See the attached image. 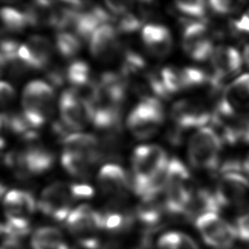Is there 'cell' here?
I'll list each match as a JSON object with an SVG mask.
<instances>
[{"label": "cell", "instance_id": "cell-26", "mask_svg": "<svg viewBox=\"0 0 249 249\" xmlns=\"http://www.w3.org/2000/svg\"><path fill=\"white\" fill-rule=\"evenodd\" d=\"M137 217L140 221L149 228L158 226L162 219V209L153 201H143L139 207Z\"/></svg>", "mask_w": 249, "mask_h": 249}, {"label": "cell", "instance_id": "cell-3", "mask_svg": "<svg viewBox=\"0 0 249 249\" xmlns=\"http://www.w3.org/2000/svg\"><path fill=\"white\" fill-rule=\"evenodd\" d=\"M223 142L213 128H202L190 139L188 159L193 167L214 171L219 164Z\"/></svg>", "mask_w": 249, "mask_h": 249}, {"label": "cell", "instance_id": "cell-17", "mask_svg": "<svg viewBox=\"0 0 249 249\" xmlns=\"http://www.w3.org/2000/svg\"><path fill=\"white\" fill-rule=\"evenodd\" d=\"M142 39L152 54L158 57H164L171 51V34L165 27L155 24L145 26L142 32Z\"/></svg>", "mask_w": 249, "mask_h": 249}, {"label": "cell", "instance_id": "cell-44", "mask_svg": "<svg viewBox=\"0 0 249 249\" xmlns=\"http://www.w3.org/2000/svg\"><path fill=\"white\" fill-rule=\"evenodd\" d=\"M1 249H20V243L17 238H6Z\"/></svg>", "mask_w": 249, "mask_h": 249}, {"label": "cell", "instance_id": "cell-19", "mask_svg": "<svg viewBox=\"0 0 249 249\" xmlns=\"http://www.w3.org/2000/svg\"><path fill=\"white\" fill-rule=\"evenodd\" d=\"M63 153L88 156L95 162L101 161L100 142L94 136L88 134H72L65 139Z\"/></svg>", "mask_w": 249, "mask_h": 249}, {"label": "cell", "instance_id": "cell-1", "mask_svg": "<svg viewBox=\"0 0 249 249\" xmlns=\"http://www.w3.org/2000/svg\"><path fill=\"white\" fill-rule=\"evenodd\" d=\"M168 162L166 152L159 145H141L135 149L132 157L133 170L130 175V186L134 192L142 197L151 178Z\"/></svg>", "mask_w": 249, "mask_h": 249}, {"label": "cell", "instance_id": "cell-37", "mask_svg": "<svg viewBox=\"0 0 249 249\" xmlns=\"http://www.w3.org/2000/svg\"><path fill=\"white\" fill-rule=\"evenodd\" d=\"M231 27L236 34L249 35V9L245 13L233 20Z\"/></svg>", "mask_w": 249, "mask_h": 249}, {"label": "cell", "instance_id": "cell-21", "mask_svg": "<svg viewBox=\"0 0 249 249\" xmlns=\"http://www.w3.org/2000/svg\"><path fill=\"white\" fill-rule=\"evenodd\" d=\"M25 14L27 16L29 25L33 27H54V8L53 2H33L27 7Z\"/></svg>", "mask_w": 249, "mask_h": 249}, {"label": "cell", "instance_id": "cell-32", "mask_svg": "<svg viewBox=\"0 0 249 249\" xmlns=\"http://www.w3.org/2000/svg\"><path fill=\"white\" fill-rule=\"evenodd\" d=\"M245 2L233 0H214L209 2V10L219 16L237 13L243 9Z\"/></svg>", "mask_w": 249, "mask_h": 249}, {"label": "cell", "instance_id": "cell-11", "mask_svg": "<svg viewBox=\"0 0 249 249\" xmlns=\"http://www.w3.org/2000/svg\"><path fill=\"white\" fill-rule=\"evenodd\" d=\"M171 117L175 125L185 131L191 128H202L212 120L213 115L201 101L181 100L173 106Z\"/></svg>", "mask_w": 249, "mask_h": 249}, {"label": "cell", "instance_id": "cell-31", "mask_svg": "<svg viewBox=\"0 0 249 249\" xmlns=\"http://www.w3.org/2000/svg\"><path fill=\"white\" fill-rule=\"evenodd\" d=\"M175 8L181 14L191 17L202 18L206 16L209 10V3L200 0L195 1H178L175 3Z\"/></svg>", "mask_w": 249, "mask_h": 249}, {"label": "cell", "instance_id": "cell-8", "mask_svg": "<svg viewBox=\"0 0 249 249\" xmlns=\"http://www.w3.org/2000/svg\"><path fill=\"white\" fill-rule=\"evenodd\" d=\"M182 47L190 57L196 61L211 58L213 49V34L202 21H187L183 25Z\"/></svg>", "mask_w": 249, "mask_h": 249}, {"label": "cell", "instance_id": "cell-39", "mask_svg": "<svg viewBox=\"0 0 249 249\" xmlns=\"http://www.w3.org/2000/svg\"><path fill=\"white\" fill-rule=\"evenodd\" d=\"M71 193L73 198H89L94 195V190L88 185H71Z\"/></svg>", "mask_w": 249, "mask_h": 249}, {"label": "cell", "instance_id": "cell-42", "mask_svg": "<svg viewBox=\"0 0 249 249\" xmlns=\"http://www.w3.org/2000/svg\"><path fill=\"white\" fill-rule=\"evenodd\" d=\"M183 135H184V130H182L181 128H178V126L175 125V127L168 129L166 137L171 145L176 146L181 144Z\"/></svg>", "mask_w": 249, "mask_h": 249}, {"label": "cell", "instance_id": "cell-22", "mask_svg": "<svg viewBox=\"0 0 249 249\" xmlns=\"http://www.w3.org/2000/svg\"><path fill=\"white\" fill-rule=\"evenodd\" d=\"M61 162L65 169L70 175L78 178L89 176L91 168L96 163L90 157L69 153L62 154Z\"/></svg>", "mask_w": 249, "mask_h": 249}, {"label": "cell", "instance_id": "cell-25", "mask_svg": "<svg viewBox=\"0 0 249 249\" xmlns=\"http://www.w3.org/2000/svg\"><path fill=\"white\" fill-rule=\"evenodd\" d=\"M182 81L184 89H196L203 85L211 86V74L202 69L185 68L181 69Z\"/></svg>", "mask_w": 249, "mask_h": 249}, {"label": "cell", "instance_id": "cell-45", "mask_svg": "<svg viewBox=\"0 0 249 249\" xmlns=\"http://www.w3.org/2000/svg\"><path fill=\"white\" fill-rule=\"evenodd\" d=\"M243 58L245 60L246 64L249 67V44H247L246 47L244 49V54H243Z\"/></svg>", "mask_w": 249, "mask_h": 249}, {"label": "cell", "instance_id": "cell-20", "mask_svg": "<svg viewBox=\"0 0 249 249\" xmlns=\"http://www.w3.org/2000/svg\"><path fill=\"white\" fill-rule=\"evenodd\" d=\"M220 209L221 206L214 193H211L207 190H200L195 194H192L185 215L196 220L200 216L207 213H218Z\"/></svg>", "mask_w": 249, "mask_h": 249}, {"label": "cell", "instance_id": "cell-43", "mask_svg": "<svg viewBox=\"0 0 249 249\" xmlns=\"http://www.w3.org/2000/svg\"><path fill=\"white\" fill-rule=\"evenodd\" d=\"M33 249H70L64 242L59 243H34L32 242Z\"/></svg>", "mask_w": 249, "mask_h": 249}, {"label": "cell", "instance_id": "cell-2", "mask_svg": "<svg viewBox=\"0 0 249 249\" xmlns=\"http://www.w3.org/2000/svg\"><path fill=\"white\" fill-rule=\"evenodd\" d=\"M191 175L185 164L178 159L169 160L166 185V211L172 214H184L192 199Z\"/></svg>", "mask_w": 249, "mask_h": 249}, {"label": "cell", "instance_id": "cell-29", "mask_svg": "<svg viewBox=\"0 0 249 249\" xmlns=\"http://www.w3.org/2000/svg\"><path fill=\"white\" fill-rule=\"evenodd\" d=\"M133 219L130 216L123 215L116 209H109L103 213V229L117 232L132 225Z\"/></svg>", "mask_w": 249, "mask_h": 249}, {"label": "cell", "instance_id": "cell-5", "mask_svg": "<svg viewBox=\"0 0 249 249\" xmlns=\"http://www.w3.org/2000/svg\"><path fill=\"white\" fill-rule=\"evenodd\" d=\"M164 120V111L157 98H145L131 111L127 121L128 129L136 138L145 140L155 135Z\"/></svg>", "mask_w": 249, "mask_h": 249}, {"label": "cell", "instance_id": "cell-27", "mask_svg": "<svg viewBox=\"0 0 249 249\" xmlns=\"http://www.w3.org/2000/svg\"><path fill=\"white\" fill-rule=\"evenodd\" d=\"M67 78L73 88L81 87L92 82L89 65L81 61H74L69 66Z\"/></svg>", "mask_w": 249, "mask_h": 249}, {"label": "cell", "instance_id": "cell-28", "mask_svg": "<svg viewBox=\"0 0 249 249\" xmlns=\"http://www.w3.org/2000/svg\"><path fill=\"white\" fill-rule=\"evenodd\" d=\"M56 47L61 55L66 58H71L79 52L81 44L78 37L73 34L61 32L56 36Z\"/></svg>", "mask_w": 249, "mask_h": 249}, {"label": "cell", "instance_id": "cell-7", "mask_svg": "<svg viewBox=\"0 0 249 249\" xmlns=\"http://www.w3.org/2000/svg\"><path fill=\"white\" fill-rule=\"evenodd\" d=\"M214 113L224 117L249 118V74L236 78L226 88Z\"/></svg>", "mask_w": 249, "mask_h": 249}, {"label": "cell", "instance_id": "cell-13", "mask_svg": "<svg viewBox=\"0 0 249 249\" xmlns=\"http://www.w3.org/2000/svg\"><path fill=\"white\" fill-rule=\"evenodd\" d=\"M61 121L71 129L77 131L84 128L90 120L88 105L78 97L72 89L65 91L60 98Z\"/></svg>", "mask_w": 249, "mask_h": 249}, {"label": "cell", "instance_id": "cell-12", "mask_svg": "<svg viewBox=\"0 0 249 249\" xmlns=\"http://www.w3.org/2000/svg\"><path fill=\"white\" fill-rule=\"evenodd\" d=\"M249 193V180L239 172H226L219 178L214 192L222 206L238 205L244 202Z\"/></svg>", "mask_w": 249, "mask_h": 249}, {"label": "cell", "instance_id": "cell-35", "mask_svg": "<svg viewBox=\"0 0 249 249\" xmlns=\"http://www.w3.org/2000/svg\"><path fill=\"white\" fill-rule=\"evenodd\" d=\"M9 116V130L17 135L23 136L27 132L30 131L32 127L23 113H11Z\"/></svg>", "mask_w": 249, "mask_h": 249}, {"label": "cell", "instance_id": "cell-10", "mask_svg": "<svg viewBox=\"0 0 249 249\" xmlns=\"http://www.w3.org/2000/svg\"><path fill=\"white\" fill-rule=\"evenodd\" d=\"M72 200L74 198L71 193V185L54 183L44 189L37 206L44 214L61 221L68 219L70 215Z\"/></svg>", "mask_w": 249, "mask_h": 249}, {"label": "cell", "instance_id": "cell-34", "mask_svg": "<svg viewBox=\"0 0 249 249\" xmlns=\"http://www.w3.org/2000/svg\"><path fill=\"white\" fill-rule=\"evenodd\" d=\"M143 23V17H140L135 14H124L122 16L118 22V29L124 34H131L139 30Z\"/></svg>", "mask_w": 249, "mask_h": 249}, {"label": "cell", "instance_id": "cell-6", "mask_svg": "<svg viewBox=\"0 0 249 249\" xmlns=\"http://www.w3.org/2000/svg\"><path fill=\"white\" fill-rule=\"evenodd\" d=\"M196 227L206 244L213 249H229L237 238L235 227L215 213L200 216Z\"/></svg>", "mask_w": 249, "mask_h": 249}, {"label": "cell", "instance_id": "cell-4", "mask_svg": "<svg viewBox=\"0 0 249 249\" xmlns=\"http://www.w3.org/2000/svg\"><path fill=\"white\" fill-rule=\"evenodd\" d=\"M54 93L50 84L31 82L23 91V114L32 128H39L54 111Z\"/></svg>", "mask_w": 249, "mask_h": 249}, {"label": "cell", "instance_id": "cell-18", "mask_svg": "<svg viewBox=\"0 0 249 249\" xmlns=\"http://www.w3.org/2000/svg\"><path fill=\"white\" fill-rule=\"evenodd\" d=\"M3 206L6 218H21L28 219L35 210V201L29 192L12 190L7 193L3 199Z\"/></svg>", "mask_w": 249, "mask_h": 249}, {"label": "cell", "instance_id": "cell-41", "mask_svg": "<svg viewBox=\"0 0 249 249\" xmlns=\"http://www.w3.org/2000/svg\"><path fill=\"white\" fill-rule=\"evenodd\" d=\"M0 97H1V103L3 106H6V105L10 103L15 96V91H14L13 88L11 85L5 83V82H1V85H0Z\"/></svg>", "mask_w": 249, "mask_h": 249}, {"label": "cell", "instance_id": "cell-40", "mask_svg": "<svg viewBox=\"0 0 249 249\" xmlns=\"http://www.w3.org/2000/svg\"><path fill=\"white\" fill-rule=\"evenodd\" d=\"M46 77L49 82L54 87H61L64 84L65 75L60 68H51Z\"/></svg>", "mask_w": 249, "mask_h": 249}, {"label": "cell", "instance_id": "cell-14", "mask_svg": "<svg viewBox=\"0 0 249 249\" xmlns=\"http://www.w3.org/2000/svg\"><path fill=\"white\" fill-rule=\"evenodd\" d=\"M53 54V47L49 39L42 36H33L20 45L19 57L28 69L40 70L48 68Z\"/></svg>", "mask_w": 249, "mask_h": 249}, {"label": "cell", "instance_id": "cell-36", "mask_svg": "<svg viewBox=\"0 0 249 249\" xmlns=\"http://www.w3.org/2000/svg\"><path fill=\"white\" fill-rule=\"evenodd\" d=\"M235 229L237 237L243 242L249 243V213H244L236 219Z\"/></svg>", "mask_w": 249, "mask_h": 249}, {"label": "cell", "instance_id": "cell-16", "mask_svg": "<svg viewBox=\"0 0 249 249\" xmlns=\"http://www.w3.org/2000/svg\"><path fill=\"white\" fill-rule=\"evenodd\" d=\"M98 183L107 194H122L130 186V176L117 164H107L101 168Z\"/></svg>", "mask_w": 249, "mask_h": 249}, {"label": "cell", "instance_id": "cell-15", "mask_svg": "<svg viewBox=\"0 0 249 249\" xmlns=\"http://www.w3.org/2000/svg\"><path fill=\"white\" fill-rule=\"evenodd\" d=\"M118 47L117 31L110 24L98 28L91 37V53L100 60H109L118 51Z\"/></svg>", "mask_w": 249, "mask_h": 249}, {"label": "cell", "instance_id": "cell-23", "mask_svg": "<svg viewBox=\"0 0 249 249\" xmlns=\"http://www.w3.org/2000/svg\"><path fill=\"white\" fill-rule=\"evenodd\" d=\"M159 249H199L197 243L186 234L178 231L165 233L159 240Z\"/></svg>", "mask_w": 249, "mask_h": 249}, {"label": "cell", "instance_id": "cell-9", "mask_svg": "<svg viewBox=\"0 0 249 249\" xmlns=\"http://www.w3.org/2000/svg\"><path fill=\"white\" fill-rule=\"evenodd\" d=\"M211 87L217 91L223 87L224 81L239 72L243 58L239 51L231 46H219L214 49L211 55Z\"/></svg>", "mask_w": 249, "mask_h": 249}, {"label": "cell", "instance_id": "cell-24", "mask_svg": "<svg viewBox=\"0 0 249 249\" xmlns=\"http://www.w3.org/2000/svg\"><path fill=\"white\" fill-rule=\"evenodd\" d=\"M1 17L4 27L12 33H20L29 25L25 12L22 13L14 8H3L1 10Z\"/></svg>", "mask_w": 249, "mask_h": 249}, {"label": "cell", "instance_id": "cell-33", "mask_svg": "<svg viewBox=\"0 0 249 249\" xmlns=\"http://www.w3.org/2000/svg\"><path fill=\"white\" fill-rule=\"evenodd\" d=\"M32 242L34 243H59L64 242L63 236L59 230L53 227H43L34 233Z\"/></svg>", "mask_w": 249, "mask_h": 249}, {"label": "cell", "instance_id": "cell-46", "mask_svg": "<svg viewBox=\"0 0 249 249\" xmlns=\"http://www.w3.org/2000/svg\"><path fill=\"white\" fill-rule=\"evenodd\" d=\"M243 142L249 143V119L248 123H247L245 133H244V137H243Z\"/></svg>", "mask_w": 249, "mask_h": 249}, {"label": "cell", "instance_id": "cell-47", "mask_svg": "<svg viewBox=\"0 0 249 249\" xmlns=\"http://www.w3.org/2000/svg\"><path fill=\"white\" fill-rule=\"evenodd\" d=\"M243 168H244V171H245L247 175H249V155L247 156L245 161L243 162Z\"/></svg>", "mask_w": 249, "mask_h": 249}, {"label": "cell", "instance_id": "cell-38", "mask_svg": "<svg viewBox=\"0 0 249 249\" xmlns=\"http://www.w3.org/2000/svg\"><path fill=\"white\" fill-rule=\"evenodd\" d=\"M133 2H126V1H107L106 2L107 7L111 10V13L118 16H124V14L129 12L132 9Z\"/></svg>", "mask_w": 249, "mask_h": 249}, {"label": "cell", "instance_id": "cell-30", "mask_svg": "<svg viewBox=\"0 0 249 249\" xmlns=\"http://www.w3.org/2000/svg\"><path fill=\"white\" fill-rule=\"evenodd\" d=\"M163 84L169 94H174L184 89L182 81L181 69L167 67L161 70Z\"/></svg>", "mask_w": 249, "mask_h": 249}]
</instances>
